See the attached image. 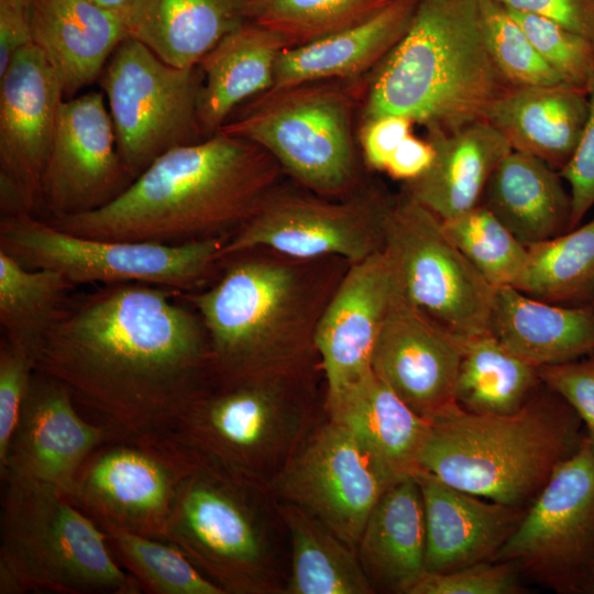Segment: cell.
<instances>
[{"label":"cell","instance_id":"obj_1","mask_svg":"<svg viewBox=\"0 0 594 594\" xmlns=\"http://www.w3.org/2000/svg\"><path fill=\"white\" fill-rule=\"evenodd\" d=\"M180 293L123 283L73 294L35 352L117 436L169 431L216 382L207 330Z\"/></svg>","mask_w":594,"mask_h":594},{"label":"cell","instance_id":"obj_2","mask_svg":"<svg viewBox=\"0 0 594 594\" xmlns=\"http://www.w3.org/2000/svg\"><path fill=\"white\" fill-rule=\"evenodd\" d=\"M283 174L261 146L219 131L164 153L108 205L45 220L101 240L180 245L229 239L279 187Z\"/></svg>","mask_w":594,"mask_h":594},{"label":"cell","instance_id":"obj_3","mask_svg":"<svg viewBox=\"0 0 594 594\" xmlns=\"http://www.w3.org/2000/svg\"><path fill=\"white\" fill-rule=\"evenodd\" d=\"M217 279L180 297L207 330L218 382L316 374L320 315L340 278L314 262H287L251 250L223 258Z\"/></svg>","mask_w":594,"mask_h":594},{"label":"cell","instance_id":"obj_4","mask_svg":"<svg viewBox=\"0 0 594 594\" xmlns=\"http://www.w3.org/2000/svg\"><path fill=\"white\" fill-rule=\"evenodd\" d=\"M367 75L362 123L396 114L428 133L484 120L508 87L486 47L481 0H419L406 33Z\"/></svg>","mask_w":594,"mask_h":594},{"label":"cell","instance_id":"obj_5","mask_svg":"<svg viewBox=\"0 0 594 594\" xmlns=\"http://www.w3.org/2000/svg\"><path fill=\"white\" fill-rule=\"evenodd\" d=\"M584 433L573 408L546 387L513 414L459 408L432 421L419 471L466 493L528 507Z\"/></svg>","mask_w":594,"mask_h":594},{"label":"cell","instance_id":"obj_6","mask_svg":"<svg viewBox=\"0 0 594 594\" xmlns=\"http://www.w3.org/2000/svg\"><path fill=\"white\" fill-rule=\"evenodd\" d=\"M0 593L139 594L106 532L58 487L2 476Z\"/></svg>","mask_w":594,"mask_h":594},{"label":"cell","instance_id":"obj_7","mask_svg":"<svg viewBox=\"0 0 594 594\" xmlns=\"http://www.w3.org/2000/svg\"><path fill=\"white\" fill-rule=\"evenodd\" d=\"M315 378L308 374L217 381L169 432L201 460L270 493L326 414Z\"/></svg>","mask_w":594,"mask_h":594},{"label":"cell","instance_id":"obj_8","mask_svg":"<svg viewBox=\"0 0 594 594\" xmlns=\"http://www.w3.org/2000/svg\"><path fill=\"white\" fill-rule=\"evenodd\" d=\"M193 455L164 540L224 594H284L286 575L276 543L283 522L275 498Z\"/></svg>","mask_w":594,"mask_h":594},{"label":"cell","instance_id":"obj_9","mask_svg":"<svg viewBox=\"0 0 594 594\" xmlns=\"http://www.w3.org/2000/svg\"><path fill=\"white\" fill-rule=\"evenodd\" d=\"M358 81L267 90L240 106L219 131L261 146L304 189L344 197L359 188L353 138Z\"/></svg>","mask_w":594,"mask_h":594},{"label":"cell","instance_id":"obj_10","mask_svg":"<svg viewBox=\"0 0 594 594\" xmlns=\"http://www.w3.org/2000/svg\"><path fill=\"white\" fill-rule=\"evenodd\" d=\"M228 238L180 245L112 241L65 232L31 213L0 218V250L29 268L63 274L76 287L141 283L177 293L205 288Z\"/></svg>","mask_w":594,"mask_h":594},{"label":"cell","instance_id":"obj_11","mask_svg":"<svg viewBox=\"0 0 594 594\" xmlns=\"http://www.w3.org/2000/svg\"><path fill=\"white\" fill-rule=\"evenodd\" d=\"M202 80L199 65H169L131 36L114 50L99 82L118 153L134 179L169 150L206 139L198 117Z\"/></svg>","mask_w":594,"mask_h":594},{"label":"cell","instance_id":"obj_12","mask_svg":"<svg viewBox=\"0 0 594 594\" xmlns=\"http://www.w3.org/2000/svg\"><path fill=\"white\" fill-rule=\"evenodd\" d=\"M383 252L402 299L461 339L488 332L495 288L454 245L442 221L405 193L387 212Z\"/></svg>","mask_w":594,"mask_h":594},{"label":"cell","instance_id":"obj_13","mask_svg":"<svg viewBox=\"0 0 594 594\" xmlns=\"http://www.w3.org/2000/svg\"><path fill=\"white\" fill-rule=\"evenodd\" d=\"M493 561L514 562L561 594L591 593L594 582V439L586 432L527 507Z\"/></svg>","mask_w":594,"mask_h":594},{"label":"cell","instance_id":"obj_14","mask_svg":"<svg viewBox=\"0 0 594 594\" xmlns=\"http://www.w3.org/2000/svg\"><path fill=\"white\" fill-rule=\"evenodd\" d=\"M194 455L169 431L120 437L95 450L67 497L100 528L164 540L178 486Z\"/></svg>","mask_w":594,"mask_h":594},{"label":"cell","instance_id":"obj_15","mask_svg":"<svg viewBox=\"0 0 594 594\" xmlns=\"http://www.w3.org/2000/svg\"><path fill=\"white\" fill-rule=\"evenodd\" d=\"M394 199L371 188L329 198L276 188L226 242L222 260L270 250L292 260L340 257L349 264L383 250L385 220Z\"/></svg>","mask_w":594,"mask_h":594},{"label":"cell","instance_id":"obj_16","mask_svg":"<svg viewBox=\"0 0 594 594\" xmlns=\"http://www.w3.org/2000/svg\"><path fill=\"white\" fill-rule=\"evenodd\" d=\"M392 482L354 437L324 414L270 494L305 509L356 550L370 513Z\"/></svg>","mask_w":594,"mask_h":594},{"label":"cell","instance_id":"obj_17","mask_svg":"<svg viewBox=\"0 0 594 594\" xmlns=\"http://www.w3.org/2000/svg\"><path fill=\"white\" fill-rule=\"evenodd\" d=\"M63 96L57 72L32 43L0 76L1 216L35 215L42 208V179Z\"/></svg>","mask_w":594,"mask_h":594},{"label":"cell","instance_id":"obj_18","mask_svg":"<svg viewBox=\"0 0 594 594\" xmlns=\"http://www.w3.org/2000/svg\"><path fill=\"white\" fill-rule=\"evenodd\" d=\"M105 98L90 91L63 101L42 179L44 219L99 209L134 180L118 153Z\"/></svg>","mask_w":594,"mask_h":594},{"label":"cell","instance_id":"obj_19","mask_svg":"<svg viewBox=\"0 0 594 594\" xmlns=\"http://www.w3.org/2000/svg\"><path fill=\"white\" fill-rule=\"evenodd\" d=\"M463 339L395 292L372 355V371L429 421L459 409L455 384Z\"/></svg>","mask_w":594,"mask_h":594},{"label":"cell","instance_id":"obj_20","mask_svg":"<svg viewBox=\"0 0 594 594\" xmlns=\"http://www.w3.org/2000/svg\"><path fill=\"white\" fill-rule=\"evenodd\" d=\"M75 403L63 384L34 371L4 473L52 484L66 494L88 457L119 438L107 425L86 420Z\"/></svg>","mask_w":594,"mask_h":594},{"label":"cell","instance_id":"obj_21","mask_svg":"<svg viewBox=\"0 0 594 594\" xmlns=\"http://www.w3.org/2000/svg\"><path fill=\"white\" fill-rule=\"evenodd\" d=\"M394 296L395 285L383 250L349 264L316 328L326 396L372 370L373 350Z\"/></svg>","mask_w":594,"mask_h":594},{"label":"cell","instance_id":"obj_22","mask_svg":"<svg viewBox=\"0 0 594 594\" xmlns=\"http://www.w3.org/2000/svg\"><path fill=\"white\" fill-rule=\"evenodd\" d=\"M426 522V572H450L493 561L527 507L493 502L419 471Z\"/></svg>","mask_w":594,"mask_h":594},{"label":"cell","instance_id":"obj_23","mask_svg":"<svg viewBox=\"0 0 594 594\" xmlns=\"http://www.w3.org/2000/svg\"><path fill=\"white\" fill-rule=\"evenodd\" d=\"M324 411L393 481L418 473L431 421L415 413L372 370L324 396Z\"/></svg>","mask_w":594,"mask_h":594},{"label":"cell","instance_id":"obj_24","mask_svg":"<svg viewBox=\"0 0 594 594\" xmlns=\"http://www.w3.org/2000/svg\"><path fill=\"white\" fill-rule=\"evenodd\" d=\"M418 2L392 0L356 23L286 47L277 58L268 90L319 80H360L406 33Z\"/></svg>","mask_w":594,"mask_h":594},{"label":"cell","instance_id":"obj_25","mask_svg":"<svg viewBox=\"0 0 594 594\" xmlns=\"http://www.w3.org/2000/svg\"><path fill=\"white\" fill-rule=\"evenodd\" d=\"M30 26L32 44L57 72L68 97L99 80L130 36L121 18L88 0H31Z\"/></svg>","mask_w":594,"mask_h":594},{"label":"cell","instance_id":"obj_26","mask_svg":"<svg viewBox=\"0 0 594 594\" xmlns=\"http://www.w3.org/2000/svg\"><path fill=\"white\" fill-rule=\"evenodd\" d=\"M435 156L425 173L404 183V193L441 221L457 218L481 204L487 180L512 151L487 121L479 120L450 132L428 133Z\"/></svg>","mask_w":594,"mask_h":594},{"label":"cell","instance_id":"obj_27","mask_svg":"<svg viewBox=\"0 0 594 594\" xmlns=\"http://www.w3.org/2000/svg\"><path fill=\"white\" fill-rule=\"evenodd\" d=\"M588 108L587 92L565 84L508 86L491 103L484 120L512 150L534 155L560 170L578 146Z\"/></svg>","mask_w":594,"mask_h":594},{"label":"cell","instance_id":"obj_28","mask_svg":"<svg viewBox=\"0 0 594 594\" xmlns=\"http://www.w3.org/2000/svg\"><path fill=\"white\" fill-rule=\"evenodd\" d=\"M488 332L537 367L594 352V302L566 306L530 297L513 286L495 289Z\"/></svg>","mask_w":594,"mask_h":594},{"label":"cell","instance_id":"obj_29","mask_svg":"<svg viewBox=\"0 0 594 594\" xmlns=\"http://www.w3.org/2000/svg\"><path fill=\"white\" fill-rule=\"evenodd\" d=\"M287 36L253 21L226 34L199 62L204 75L198 117L205 138L216 134L244 102L267 91Z\"/></svg>","mask_w":594,"mask_h":594},{"label":"cell","instance_id":"obj_30","mask_svg":"<svg viewBox=\"0 0 594 594\" xmlns=\"http://www.w3.org/2000/svg\"><path fill=\"white\" fill-rule=\"evenodd\" d=\"M375 592L410 594L426 572V522L416 476L392 482L370 513L356 546Z\"/></svg>","mask_w":594,"mask_h":594},{"label":"cell","instance_id":"obj_31","mask_svg":"<svg viewBox=\"0 0 594 594\" xmlns=\"http://www.w3.org/2000/svg\"><path fill=\"white\" fill-rule=\"evenodd\" d=\"M486 207L521 243L531 245L569 231L571 197L544 161L512 150L485 186Z\"/></svg>","mask_w":594,"mask_h":594},{"label":"cell","instance_id":"obj_32","mask_svg":"<svg viewBox=\"0 0 594 594\" xmlns=\"http://www.w3.org/2000/svg\"><path fill=\"white\" fill-rule=\"evenodd\" d=\"M250 0H145L130 36L165 63L193 67L229 32L249 21Z\"/></svg>","mask_w":594,"mask_h":594},{"label":"cell","instance_id":"obj_33","mask_svg":"<svg viewBox=\"0 0 594 594\" xmlns=\"http://www.w3.org/2000/svg\"><path fill=\"white\" fill-rule=\"evenodd\" d=\"M275 501L290 546L284 594L375 593L354 548L305 509Z\"/></svg>","mask_w":594,"mask_h":594},{"label":"cell","instance_id":"obj_34","mask_svg":"<svg viewBox=\"0 0 594 594\" xmlns=\"http://www.w3.org/2000/svg\"><path fill=\"white\" fill-rule=\"evenodd\" d=\"M542 385L538 367L490 332L463 339L455 402L469 413L506 415L524 407Z\"/></svg>","mask_w":594,"mask_h":594},{"label":"cell","instance_id":"obj_35","mask_svg":"<svg viewBox=\"0 0 594 594\" xmlns=\"http://www.w3.org/2000/svg\"><path fill=\"white\" fill-rule=\"evenodd\" d=\"M59 272L29 268L0 250V326L33 356L76 290Z\"/></svg>","mask_w":594,"mask_h":594},{"label":"cell","instance_id":"obj_36","mask_svg":"<svg viewBox=\"0 0 594 594\" xmlns=\"http://www.w3.org/2000/svg\"><path fill=\"white\" fill-rule=\"evenodd\" d=\"M526 266L513 286L557 305L594 301V219L558 237L527 245Z\"/></svg>","mask_w":594,"mask_h":594},{"label":"cell","instance_id":"obj_37","mask_svg":"<svg viewBox=\"0 0 594 594\" xmlns=\"http://www.w3.org/2000/svg\"><path fill=\"white\" fill-rule=\"evenodd\" d=\"M120 565L154 594H224L175 544L117 527L101 528Z\"/></svg>","mask_w":594,"mask_h":594},{"label":"cell","instance_id":"obj_38","mask_svg":"<svg viewBox=\"0 0 594 594\" xmlns=\"http://www.w3.org/2000/svg\"><path fill=\"white\" fill-rule=\"evenodd\" d=\"M443 228L482 277L495 289L514 286L528 258L521 243L486 207L479 205Z\"/></svg>","mask_w":594,"mask_h":594},{"label":"cell","instance_id":"obj_39","mask_svg":"<svg viewBox=\"0 0 594 594\" xmlns=\"http://www.w3.org/2000/svg\"><path fill=\"white\" fill-rule=\"evenodd\" d=\"M392 0H250L248 18L300 45L356 23Z\"/></svg>","mask_w":594,"mask_h":594},{"label":"cell","instance_id":"obj_40","mask_svg":"<svg viewBox=\"0 0 594 594\" xmlns=\"http://www.w3.org/2000/svg\"><path fill=\"white\" fill-rule=\"evenodd\" d=\"M481 13L487 51L508 86L564 84L542 59L504 4L496 0H481Z\"/></svg>","mask_w":594,"mask_h":594},{"label":"cell","instance_id":"obj_41","mask_svg":"<svg viewBox=\"0 0 594 594\" xmlns=\"http://www.w3.org/2000/svg\"><path fill=\"white\" fill-rule=\"evenodd\" d=\"M507 9L562 81L587 92L594 79V43L538 14Z\"/></svg>","mask_w":594,"mask_h":594},{"label":"cell","instance_id":"obj_42","mask_svg":"<svg viewBox=\"0 0 594 594\" xmlns=\"http://www.w3.org/2000/svg\"><path fill=\"white\" fill-rule=\"evenodd\" d=\"M520 569L510 561H487L450 572H425L410 594H518Z\"/></svg>","mask_w":594,"mask_h":594},{"label":"cell","instance_id":"obj_43","mask_svg":"<svg viewBox=\"0 0 594 594\" xmlns=\"http://www.w3.org/2000/svg\"><path fill=\"white\" fill-rule=\"evenodd\" d=\"M34 371L33 354L2 336L0 342V474H3L7 469L9 447Z\"/></svg>","mask_w":594,"mask_h":594},{"label":"cell","instance_id":"obj_44","mask_svg":"<svg viewBox=\"0 0 594 594\" xmlns=\"http://www.w3.org/2000/svg\"><path fill=\"white\" fill-rule=\"evenodd\" d=\"M542 385L562 397L594 439V352L581 359L538 367Z\"/></svg>","mask_w":594,"mask_h":594},{"label":"cell","instance_id":"obj_45","mask_svg":"<svg viewBox=\"0 0 594 594\" xmlns=\"http://www.w3.org/2000/svg\"><path fill=\"white\" fill-rule=\"evenodd\" d=\"M587 97L590 108L582 135L573 155L559 172L570 186L569 231L576 228L594 206V79L587 90Z\"/></svg>","mask_w":594,"mask_h":594},{"label":"cell","instance_id":"obj_46","mask_svg":"<svg viewBox=\"0 0 594 594\" xmlns=\"http://www.w3.org/2000/svg\"><path fill=\"white\" fill-rule=\"evenodd\" d=\"M411 125V120L396 114L362 123L359 142L364 163L372 169L385 172L396 147L410 134Z\"/></svg>","mask_w":594,"mask_h":594},{"label":"cell","instance_id":"obj_47","mask_svg":"<svg viewBox=\"0 0 594 594\" xmlns=\"http://www.w3.org/2000/svg\"><path fill=\"white\" fill-rule=\"evenodd\" d=\"M549 19L594 43V0H496Z\"/></svg>","mask_w":594,"mask_h":594},{"label":"cell","instance_id":"obj_48","mask_svg":"<svg viewBox=\"0 0 594 594\" xmlns=\"http://www.w3.org/2000/svg\"><path fill=\"white\" fill-rule=\"evenodd\" d=\"M31 0H0V76L12 56L32 43Z\"/></svg>","mask_w":594,"mask_h":594},{"label":"cell","instance_id":"obj_49","mask_svg":"<svg viewBox=\"0 0 594 594\" xmlns=\"http://www.w3.org/2000/svg\"><path fill=\"white\" fill-rule=\"evenodd\" d=\"M433 156L435 150L430 141L418 139L410 133L396 147L385 173L404 183L413 180L427 170Z\"/></svg>","mask_w":594,"mask_h":594},{"label":"cell","instance_id":"obj_50","mask_svg":"<svg viewBox=\"0 0 594 594\" xmlns=\"http://www.w3.org/2000/svg\"><path fill=\"white\" fill-rule=\"evenodd\" d=\"M121 18L127 26L145 0H88Z\"/></svg>","mask_w":594,"mask_h":594},{"label":"cell","instance_id":"obj_51","mask_svg":"<svg viewBox=\"0 0 594 594\" xmlns=\"http://www.w3.org/2000/svg\"><path fill=\"white\" fill-rule=\"evenodd\" d=\"M591 593H594V582H593V585H592Z\"/></svg>","mask_w":594,"mask_h":594},{"label":"cell","instance_id":"obj_52","mask_svg":"<svg viewBox=\"0 0 594 594\" xmlns=\"http://www.w3.org/2000/svg\"><path fill=\"white\" fill-rule=\"evenodd\" d=\"M594 302V301H593Z\"/></svg>","mask_w":594,"mask_h":594}]
</instances>
